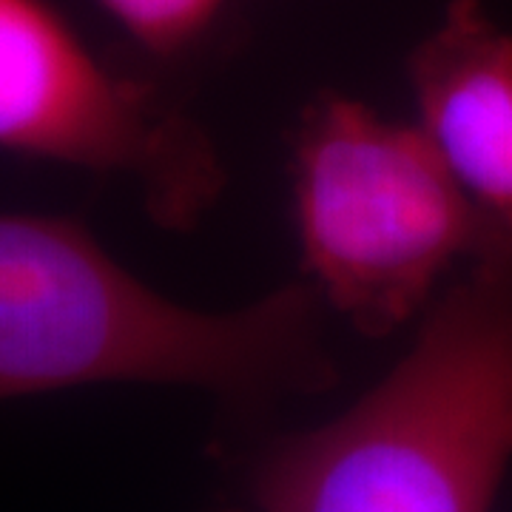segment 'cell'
Wrapping results in <instances>:
<instances>
[{"label":"cell","instance_id":"3957f363","mask_svg":"<svg viewBox=\"0 0 512 512\" xmlns=\"http://www.w3.org/2000/svg\"><path fill=\"white\" fill-rule=\"evenodd\" d=\"M293 217L311 285L365 336L430 308L458 259L512 262V234L458 185L419 126L322 94L293 137Z\"/></svg>","mask_w":512,"mask_h":512},{"label":"cell","instance_id":"277c9868","mask_svg":"<svg viewBox=\"0 0 512 512\" xmlns=\"http://www.w3.org/2000/svg\"><path fill=\"white\" fill-rule=\"evenodd\" d=\"M0 151L128 177L168 231L225 188L205 128L109 69L46 0H0Z\"/></svg>","mask_w":512,"mask_h":512},{"label":"cell","instance_id":"8992f818","mask_svg":"<svg viewBox=\"0 0 512 512\" xmlns=\"http://www.w3.org/2000/svg\"><path fill=\"white\" fill-rule=\"evenodd\" d=\"M137 46L157 57L183 55L217 20L225 0H97Z\"/></svg>","mask_w":512,"mask_h":512},{"label":"cell","instance_id":"6da1fadb","mask_svg":"<svg viewBox=\"0 0 512 512\" xmlns=\"http://www.w3.org/2000/svg\"><path fill=\"white\" fill-rule=\"evenodd\" d=\"M322 296L293 282L231 313L183 308L74 220L0 214V402L103 382L185 384L234 407L319 393Z\"/></svg>","mask_w":512,"mask_h":512},{"label":"cell","instance_id":"7a4b0ae2","mask_svg":"<svg viewBox=\"0 0 512 512\" xmlns=\"http://www.w3.org/2000/svg\"><path fill=\"white\" fill-rule=\"evenodd\" d=\"M512 464V262H473L339 419L276 441L259 512H490Z\"/></svg>","mask_w":512,"mask_h":512},{"label":"cell","instance_id":"5b68a950","mask_svg":"<svg viewBox=\"0 0 512 512\" xmlns=\"http://www.w3.org/2000/svg\"><path fill=\"white\" fill-rule=\"evenodd\" d=\"M421 134L484 214L512 234V35L453 0L407 60Z\"/></svg>","mask_w":512,"mask_h":512}]
</instances>
